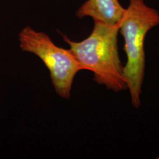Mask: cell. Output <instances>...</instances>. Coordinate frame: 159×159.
Returning <instances> with one entry per match:
<instances>
[{"mask_svg": "<svg viewBox=\"0 0 159 159\" xmlns=\"http://www.w3.org/2000/svg\"><path fill=\"white\" fill-rule=\"evenodd\" d=\"M119 23L111 25L94 21L91 34L85 40L74 42L65 35L63 40L83 70L94 73V80L115 92L127 89L118 48Z\"/></svg>", "mask_w": 159, "mask_h": 159, "instance_id": "cell-1", "label": "cell"}, {"mask_svg": "<svg viewBox=\"0 0 159 159\" xmlns=\"http://www.w3.org/2000/svg\"><path fill=\"white\" fill-rule=\"evenodd\" d=\"M159 25V12L148 7L144 0H129V6L119 23L125 40L127 62L123 74L131 102L134 108L141 105L140 96L145 73L144 40L148 31Z\"/></svg>", "mask_w": 159, "mask_h": 159, "instance_id": "cell-2", "label": "cell"}, {"mask_svg": "<svg viewBox=\"0 0 159 159\" xmlns=\"http://www.w3.org/2000/svg\"><path fill=\"white\" fill-rule=\"evenodd\" d=\"M21 50L35 54L46 65L57 94L69 99L76 74L83 68L72 52L56 46L50 37L27 26L18 34Z\"/></svg>", "mask_w": 159, "mask_h": 159, "instance_id": "cell-3", "label": "cell"}, {"mask_svg": "<svg viewBox=\"0 0 159 159\" xmlns=\"http://www.w3.org/2000/svg\"><path fill=\"white\" fill-rule=\"evenodd\" d=\"M125 9L118 0H87L76 12L79 18L89 16L94 21L114 25L118 24Z\"/></svg>", "mask_w": 159, "mask_h": 159, "instance_id": "cell-4", "label": "cell"}, {"mask_svg": "<svg viewBox=\"0 0 159 159\" xmlns=\"http://www.w3.org/2000/svg\"></svg>", "mask_w": 159, "mask_h": 159, "instance_id": "cell-5", "label": "cell"}]
</instances>
